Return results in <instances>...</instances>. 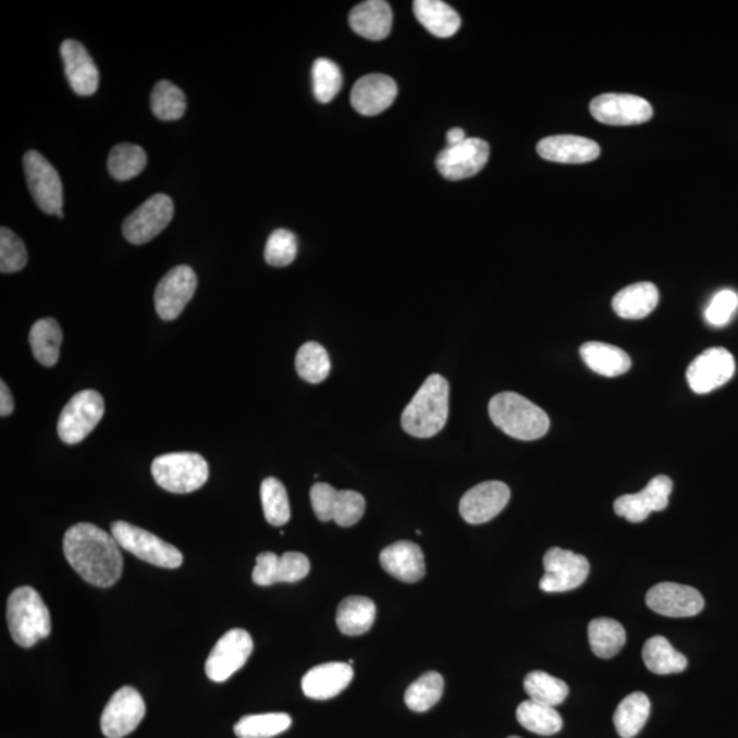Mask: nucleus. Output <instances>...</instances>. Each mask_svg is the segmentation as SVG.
<instances>
[{"instance_id": "nucleus-9", "label": "nucleus", "mask_w": 738, "mask_h": 738, "mask_svg": "<svg viewBox=\"0 0 738 738\" xmlns=\"http://www.w3.org/2000/svg\"><path fill=\"white\" fill-rule=\"evenodd\" d=\"M311 504L320 521H335L340 527H353L366 512V500L352 490H335L328 483H317L311 489Z\"/></svg>"}, {"instance_id": "nucleus-17", "label": "nucleus", "mask_w": 738, "mask_h": 738, "mask_svg": "<svg viewBox=\"0 0 738 738\" xmlns=\"http://www.w3.org/2000/svg\"><path fill=\"white\" fill-rule=\"evenodd\" d=\"M490 158L489 143L467 138L457 146L443 149L436 158V169L448 181H462L479 174Z\"/></svg>"}, {"instance_id": "nucleus-10", "label": "nucleus", "mask_w": 738, "mask_h": 738, "mask_svg": "<svg viewBox=\"0 0 738 738\" xmlns=\"http://www.w3.org/2000/svg\"><path fill=\"white\" fill-rule=\"evenodd\" d=\"M26 184L37 207L48 216H57L63 207V186L61 176L53 165L37 151L24 157Z\"/></svg>"}, {"instance_id": "nucleus-47", "label": "nucleus", "mask_w": 738, "mask_h": 738, "mask_svg": "<svg viewBox=\"0 0 738 738\" xmlns=\"http://www.w3.org/2000/svg\"><path fill=\"white\" fill-rule=\"evenodd\" d=\"M738 308V296L733 291H721L715 294L705 309V320L715 328L730 322Z\"/></svg>"}, {"instance_id": "nucleus-28", "label": "nucleus", "mask_w": 738, "mask_h": 738, "mask_svg": "<svg viewBox=\"0 0 738 738\" xmlns=\"http://www.w3.org/2000/svg\"><path fill=\"white\" fill-rule=\"evenodd\" d=\"M657 303H660V292L654 283L639 282L615 294L613 309L618 317L639 320L649 317Z\"/></svg>"}, {"instance_id": "nucleus-36", "label": "nucleus", "mask_w": 738, "mask_h": 738, "mask_svg": "<svg viewBox=\"0 0 738 738\" xmlns=\"http://www.w3.org/2000/svg\"><path fill=\"white\" fill-rule=\"evenodd\" d=\"M516 715L518 724L534 735H557L564 726L563 716L557 710L533 702L531 699L518 705Z\"/></svg>"}, {"instance_id": "nucleus-38", "label": "nucleus", "mask_w": 738, "mask_h": 738, "mask_svg": "<svg viewBox=\"0 0 738 738\" xmlns=\"http://www.w3.org/2000/svg\"><path fill=\"white\" fill-rule=\"evenodd\" d=\"M292 726V716L285 713L246 715L234 726L238 738H272Z\"/></svg>"}, {"instance_id": "nucleus-22", "label": "nucleus", "mask_w": 738, "mask_h": 738, "mask_svg": "<svg viewBox=\"0 0 738 738\" xmlns=\"http://www.w3.org/2000/svg\"><path fill=\"white\" fill-rule=\"evenodd\" d=\"M398 87L394 79L384 74H368L355 84L352 89L350 101L358 114L366 116L379 115L397 98Z\"/></svg>"}, {"instance_id": "nucleus-39", "label": "nucleus", "mask_w": 738, "mask_h": 738, "mask_svg": "<svg viewBox=\"0 0 738 738\" xmlns=\"http://www.w3.org/2000/svg\"><path fill=\"white\" fill-rule=\"evenodd\" d=\"M298 377L308 383H322L331 371V361L328 350L318 342H307L299 347L296 356Z\"/></svg>"}, {"instance_id": "nucleus-40", "label": "nucleus", "mask_w": 738, "mask_h": 738, "mask_svg": "<svg viewBox=\"0 0 738 738\" xmlns=\"http://www.w3.org/2000/svg\"><path fill=\"white\" fill-rule=\"evenodd\" d=\"M443 689H445V681L441 674L428 672L406 689L405 703L416 713H426L440 702Z\"/></svg>"}, {"instance_id": "nucleus-18", "label": "nucleus", "mask_w": 738, "mask_h": 738, "mask_svg": "<svg viewBox=\"0 0 738 738\" xmlns=\"http://www.w3.org/2000/svg\"><path fill=\"white\" fill-rule=\"evenodd\" d=\"M647 606L665 617H694L704 608V598L697 588L661 582L652 587L645 596Z\"/></svg>"}, {"instance_id": "nucleus-48", "label": "nucleus", "mask_w": 738, "mask_h": 738, "mask_svg": "<svg viewBox=\"0 0 738 738\" xmlns=\"http://www.w3.org/2000/svg\"><path fill=\"white\" fill-rule=\"evenodd\" d=\"M14 398L7 382H0V415L7 417L13 414Z\"/></svg>"}, {"instance_id": "nucleus-43", "label": "nucleus", "mask_w": 738, "mask_h": 738, "mask_svg": "<svg viewBox=\"0 0 738 738\" xmlns=\"http://www.w3.org/2000/svg\"><path fill=\"white\" fill-rule=\"evenodd\" d=\"M151 110L153 115L162 121H176L184 116L186 98L184 93L173 83L159 82L151 94Z\"/></svg>"}, {"instance_id": "nucleus-5", "label": "nucleus", "mask_w": 738, "mask_h": 738, "mask_svg": "<svg viewBox=\"0 0 738 738\" xmlns=\"http://www.w3.org/2000/svg\"><path fill=\"white\" fill-rule=\"evenodd\" d=\"M151 472L163 490L189 494L207 483L208 464L197 453H169L153 459Z\"/></svg>"}, {"instance_id": "nucleus-49", "label": "nucleus", "mask_w": 738, "mask_h": 738, "mask_svg": "<svg viewBox=\"0 0 738 738\" xmlns=\"http://www.w3.org/2000/svg\"><path fill=\"white\" fill-rule=\"evenodd\" d=\"M467 138L468 137L465 135L463 130H459V127H453V130L448 131L446 135L447 147L457 146V144H462L463 142L467 140Z\"/></svg>"}, {"instance_id": "nucleus-46", "label": "nucleus", "mask_w": 738, "mask_h": 738, "mask_svg": "<svg viewBox=\"0 0 738 738\" xmlns=\"http://www.w3.org/2000/svg\"><path fill=\"white\" fill-rule=\"evenodd\" d=\"M297 250L296 235L286 229H278L267 239L265 258L272 267H286L296 259Z\"/></svg>"}, {"instance_id": "nucleus-31", "label": "nucleus", "mask_w": 738, "mask_h": 738, "mask_svg": "<svg viewBox=\"0 0 738 738\" xmlns=\"http://www.w3.org/2000/svg\"><path fill=\"white\" fill-rule=\"evenodd\" d=\"M377 618V606L366 596H349L341 602L336 612V625L341 634L360 636L372 628Z\"/></svg>"}, {"instance_id": "nucleus-27", "label": "nucleus", "mask_w": 738, "mask_h": 738, "mask_svg": "<svg viewBox=\"0 0 738 738\" xmlns=\"http://www.w3.org/2000/svg\"><path fill=\"white\" fill-rule=\"evenodd\" d=\"M349 24L364 39L373 41L386 39L392 32V8L384 0H367L352 10Z\"/></svg>"}, {"instance_id": "nucleus-2", "label": "nucleus", "mask_w": 738, "mask_h": 738, "mask_svg": "<svg viewBox=\"0 0 738 738\" xmlns=\"http://www.w3.org/2000/svg\"><path fill=\"white\" fill-rule=\"evenodd\" d=\"M448 416V383L442 376L428 377L406 406L401 425L415 438H431L445 428Z\"/></svg>"}, {"instance_id": "nucleus-4", "label": "nucleus", "mask_w": 738, "mask_h": 738, "mask_svg": "<svg viewBox=\"0 0 738 738\" xmlns=\"http://www.w3.org/2000/svg\"><path fill=\"white\" fill-rule=\"evenodd\" d=\"M8 624L15 643L30 649L50 636V610L34 588L20 587L9 596Z\"/></svg>"}, {"instance_id": "nucleus-16", "label": "nucleus", "mask_w": 738, "mask_h": 738, "mask_svg": "<svg viewBox=\"0 0 738 738\" xmlns=\"http://www.w3.org/2000/svg\"><path fill=\"white\" fill-rule=\"evenodd\" d=\"M736 372V361L725 347H711L688 367L689 386L697 394H708L724 386Z\"/></svg>"}, {"instance_id": "nucleus-12", "label": "nucleus", "mask_w": 738, "mask_h": 738, "mask_svg": "<svg viewBox=\"0 0 738 738\" xmlns=\"http://www.w3.org/2000/svg\"><path fill=\"white\" fill-rule=\"evenodd\" d=\"M254 651V640L244 629H232L224 634L213 647L206 662V673L216 682L227 681L243 668Z\"/></svg>"}, {"instance_id": "nucleus-11", "label": "nucleus", "mask_w": 738, "mask_h": 738, "mask_svg": "<svg viewBox=\"0 0 738 738\" xmlns=\"http://www.w3.org/2000/svg\"><path fill=\"white\" fill-rule=\"evenodd\" d=\"M173 217V200L168 195H153L125 219L122 232L133 245L147 244L169 226Z\"/></svg>"}, {"instance_id": "nucleus-19", "label": "nucleus", "mask_w": 738, "mask_h": 738, "mask_svg": "<svg viewBox=\"0 0 738 738\" xmlns=\"http://www.w3.org/2000/svg\"><path fill=\"white\" fill-rule=\"evenodd\" d=\"M511 501V489L502 481L491 480L475 485L459 502V513L465 521L478 526L492 520Z\"/></svg>"}, {"instance_id": "nucleus-20", "label": "nucleus", "mask_w": 738, "mask_h": 738, "mask_svg": "<svg viewBox=\"0 0 738 738\" xmlns=\"http://www.w3.org/2000/svg\"><path fill=\"white\" fill-rule=\"evenodd\" d=\"M672 491V479L665 475L656 476L638 494L619 496L614 502V512L629 522H643L651 513L666 509Z\"/></svg>"}, {"instance_id": "nucleus-45", "label": "nucleus", "mask_w": 738, "mask_h": 738, "mask_svg": "<svg viewBox=\"0 0 738 738\" xmlns=\"http://www.w3.org/2000/svg\"><path fill=\"white\" fill-rule=\"evenodd\" d=\"M26 263L28 250L24 241L10 229H0V271L3 274H13L23 270Z\"/></svg>"}, {"instance_id": "nucleus-1", "label": "nucleus", "mask_w": 738, "mask_h": 738, "mask_svg": "<svg viewBox=\"0 0 738 738\" xmlns=\"http://www.w3.org/2000/svg\"><path fill=\"white\" fill-rule=\"evenodd\" d=\"M67 563L90 586L109 588L122 575L120 544L112 534L89 522H78L63 538Z\"/></svg>"}, {"instance_id": "nucleus-32", "label": "nucleus", "mask_w": 738, "mask_h": 738, "mask_svg": "<svg viewBox=\"0 0 738 738\" xmlns=\"http://www.w3.org/2000/svg\"><path fill=\"white\" fill-rule=\"evenodd\" d=\"M643 661L647 668L657 676L682 673L688 667L687 656L674 649L663 636H654L645 641Z\"/></svg>"}, {"instance_id": "nucleus-29", "label": "nucleus", "mask_w": 738, "mask_h": 738, "mask_svg": "<svg viewBox=\"0 0 738 738\" xmlns=\"http://www.w3.org/2000/svg\"><path fill=\"white\" fill-rule=\"evenodd\" d=\"M580 355L588 368L606 378L622 377L632 367L627 352L603 342H587L581 346Z\"/></svg>"}, {"instance_id": "nucleus-26", "label": "nucleus", "mask_w": 738, "mask_h": 738, "mask_svg": "<svg viewBox=\"0 0 738 738\" xmlns=\"http://www.w3.org/2000/svg\"><path fill=\"white\" fill-rule=\"evenodd\" d=\"M383 569L395 579L404 582H417L426 576L425 554L416 543L408 540L393 543L381 553Z\"/></svg>"}, {"instance_id": "nucleus-24", "label": "nucleus", "mask_w": 738, "mask_h": 738, "mask_svg": "<svg viewBox=\"0 0 738 738\" xmlns=\"http://www.w3.org/2000/svg\"><path fill=\"white\" fill-rule=\"evenodd\" d=\"M65 74L72 89L79 96H90L99 88V71L87 48L76 40H65L61 46Z\"/></svg>"}, {"instance_id": "nucleus-25", "label": "nucleus", "mask_w": 738, "mask_h": 738, "mask_svg": "<svg viewBox=\"0 0 738 738\" xmlns=\"http://www.w3.org/2000/svg\"><path fill=\"white\" fill-rule=\"evenodd\" d=\"M538 153L549 162L579 164L598 159L601 147L587 137L550 136L538 144Z\"/></svg>"}, {"instance_id": "nucleus-23", "label": "nucleus", "mask_w": 738, "mask_h": 738, "mask_svg": "<svg viewBox=\"0 0 738 738\" xmlns=\"http://www.w3.org/2000/svg\"><path fill=\"white\" fill-rule=\"evenodd\" d=\"M353 676L355 672L349 663H323L305 674L302 681L303 692L309 699H333L349 687Z\"/></svg>"}, {"instance_id": "nucleus-3", "label": "nucleus", "mask_w": 738, "mask_h": 738, "mask_svg": "<svg viewBox=\"0 0 738 738\" xmlns=\"http://www.w3.org/2000/svg\"><path fill=\"white\" fill-rule=\"evenodd\" d=\"M489 414L500 430L516 440L537 441L550 430L548 414L517 393L506 392L495 395L490 401Z\"/></svg>"}, {"instance_id": "nucleus-35", "label": "nucleus", "mask_w": 738, "mask_h": 738, "mask_svg": "<svg viewBox=\"0 0 738 738\" xmlns=\"http://www.w3.org/2000/svg\"><path fill=\"white\" fill-rule=\"evenodd\" d=\"M588 640L593 654L602 660H610L624 649L627 634L623 625L615 619L596 618L588 625Z\"/></svg>"}, {"instance_id": "nucleus-21", "label": "nucleus", "mask_w": 738, "mask_h": 738, "mask_svg": "<svg viewBox=\"0 0 738 738\" xmlns=\"http://www.w3.org/2000/svg\"><path fill=\"white\" fill-rule=\"evenodd\" d=\"M309 570L311 563L307 555L291 551L278 557L276 554L267 551L256 557L253 580L260 587H269L276 582H297L305 579Z\"/></svg>"}, {"instance_id": "nucleus-6", "label": "nucleus", "mask_w": 738, "mask_h": 738, "mask_svg": "<svg viewBox=\"0 0 738 738\" xmlns=\"http://www.w3.org/2000/svg\"><path fill=\"white\" fill-rule=\"evenodd\" d=\"M111 534L120 548L159 568L176 569L184 563V555L173 544L133 524L115 521L111 526Z\"/></svg>"}, {"instance_id": "nucleus-41", "label": "nucleus", "mask_w": 738, "mask_h": 738, "mask_svg": "<svg viewBox=\"0 0 738 738\" xmlns=\"http://www.w3.org/2000/svg\"><path fill=\"white\" fill-rule=\"evenodd\" d=\"M147 153L135 144H118L109 155V171L116 181L135 179L147 165Z\"/></svg>"}, {"instance_id": "nucleus-50", "label": "nucleus", "mask_w": 738, "mask_h": 738, "mask_svg": "<svg viewBox=\"0 0 738 738\" xmlns=\"http://www.w3.org/2000/svg\"><path fill=\"white\" fill-rule=\"evenodd\" d=\"M509 738H521V737H517V736H512V737H509Z\"/></svg>"}, {"instance_id": "nucleus-15", "label": "nucleus", "mask_w": 738, "mask_h": 738, "mask_svg": "<svg viewBox=\"0 0 738 738\" xmlns=\"http://www.w3.org/2000/svg\"><path fill=\"white\" fill-rule=\"evenodd\" d=\"M196 272L189 266H176L162 278L155 292V308L163 320H175L194 298Z\"/></svg>"}, {"instance_id": "nucleus-44", "label": "nucleus", "mask_w": 738, "mask_h": 738, "mask_svg": "<svg viewBox=\"0 0 738 738\" xmlns=\"http://www.w3.org/2000/svg\"><path fill=\"white\" fill-rule=\"evenodd\" d=\"M315 98L320 103H330L340 94L344 78L341 69L328 58H319L312 66Z\"/></svg>"}, {"instance_id": "nucleus-33", "label": "nucleus", "mask_w": 738, "mask_h": 738, "mask_svg": "<svg viewBox=\"0 0 738 738\" xmlns=\"http://www.w3.org/2000/svg\"><path fill=\"white\" fill-rule=\"evenodd\" d=\"M62 340L61 325H59L56 319L46 318L37 320L32 325L29 333L30 349L41 366H56L59 360V353H61Z\"/></svg>"}, {"instance_id": "nucleus-13", "label": "nucleus", "mask_w": 738, "mask_h": 738, "mask_svg": "<svg viewBox=\"0 0 738 738\" xmlns=\"http://www.w3.org/2000/svg\"><path fill=\"white\" fill-rule=\"evenodd\" d=\"M146 711L140 692L132 687H122L112 694L101 714V731L107 738L130 736L142 724Z\"/></svg>"}, {"instance_id": "nucleus-37", "label": "nucleus", "mask_w": 738, "mask_h": 738, "mask_svg": "<svg viewBox=\"0 0 738 738\" xmlns=\"http://www.w3.org/2000/svg\"><path fill=\"white\" fill-rule=\"evenodd\" d=\"M524 689L533 702L554 709L569 697L568 684L544 672L529 673L524 680Z\"/></svg>"}, {"instance_id": "nucleus-7", "label": "nucleus", "mask_w": 738, "mask_h": 738, "mask_svg": "<svg viewBox=\"0 0 738 738\" xmlns=\"http://www.w3.org/2000/svg\"><path fill=\"white\" fill-rule=\"evenodd\" d=\"M104 399L95 390H83L72 397L58 420V435L66 445H77L98 427L104 416Z\"/></svg>"}, {"instance_id": "nucleus-14", "label": "nucleus", "mask_w": 738, "mask_h": 738, "mask_svg": "<svg viewBox=\"0 0 738 738\" xmlns=\"http://www.w3.org/2000/svg\"><path fill=\"white\" fill-rule=\"evenodd\" d=\"M590 111L604 125L629 126L650 121L654 110L640 96L629 94H604L593 99Z\"/></svg>"}, {"instance_id": "nucleus-30", "label": "nucleus", "mask_w": 738, "mask_h": 738, "mask_svg": "<svg viewBox=\"0 0 738 738\" xmlns=\"http://www.w3.org/2000/svg\"><path fill=\"white\" fill-rule=\"evenodd\" d=\"M414 12L419 23L441 39L456 35L462 26V17L456 10L441 0H416Z\"/></svg>"}, {"instance_id": "nucleus-42", "label": "nucleus", "mask_w": 738, "mask_h": 738, "mask_svg": "<svg viewBox=\"0 0 738 738\" xmlns=\"http://www.w3.org/2000/svg\"><path fill=\"white\" fill-rule=\"evenodd\" d=\"M261 505L266 520L274 527H282L291 520L292 512L285 485L275 478H267L260 487Z\"/></svg>"}, {"instance_id": "nucleus-34", "label": "nucleus", "mask_w": 738, "mask_h": 738, "mask_svg": "<svg viewBox=\"0 0 738 738\" xmlns=\"http://www.w3.org/2000/svg\"><path fill=\"white\" fill-rule=\"evenodd\" d=\"M651 702L643 692L628 694L614 713V726L623 738H634L650 718Z\"/></svg>"}, {"instance_id": "nucleus-8", "label": "nucleus", "mask_w": 738, "mask_h": 738, "mask_svg": "<svg viewBox=\"0 0 738 738\" xmlns=\"http://www.w3.org/2000/svg\"><path fill=\"white\" fill-rule=\"evenodd\" d=\"M544 576L540 590L549 593L574 591L585 585L590 576V563L585 555L553 548L543 557Z\"/></svg>"}]
</instances>
